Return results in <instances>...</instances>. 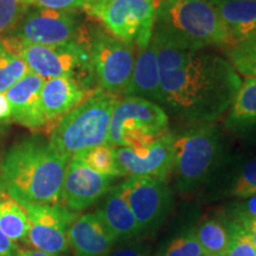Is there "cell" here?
Here are the masks:
<instances>
[{
    "instance_id": "cell-3",
    "label": "cell",
    "mask_w": 256,
    "mask_h": 256,
    "mask_svg": "<svg viewBox=\"0 0 256 256\" xmlns=\"http://www.w3.org/2000/svg\"><path fill=\"white\" fill-rule=\"evenodd\" d=\"M153 31L194 50L229 49L235 44L209 0H156Z\"/></svg>"
},
{
    "instance_id": "cell-1",
    "label": "cell",
    "mask_w": 256,
    "mask_h": 256,
    "mask_svg": "<svg viewBox=\"0 0 256 256\" xmlns=\"http://www.w3.org/2000/svg\"><path fill=\"white\" fill-rule=\"evenodd\" d=\"M242 84L229 60L200 50L183 68L162 75V104L186 122L215 124L228 113Z\"/></svg>"
},
{
    "instance_id": "cell-2",
    "label": "cell",
    "mask_w": 256,
    "mask_h": 256,
    "mask_svg": "<svg viewBox=\"0 0 256 256\" xmlns=\"http://www.w3.org/2000/svg\"><path fill=\"white\" fill-rule=\"evenodd\" d=\"M69 160L43 138L20 140L0 162L5 191L19 204H60Z\"/></svg>"
},
{
    "instance_id": "cell-32",
    "label": "cell",
    "mask_w": 256,
    "mask_h": 256,
    "mask_svg": "<svg viewBox=\"0 0 256 256\" xmlns=\"http://www.w3.org/2000/svg\"><path fill=\"white\" fill-rule=\"evenodd\" d=\"M28 8L57 10V11H78L86 8V0H23Z\"/></svg>"
},
{
    "instance_id": "cell-26",
    "label": "cell",
    "mask_w": 256,
    "mask_h": 256,
    "mask_svg": "<svg viewBox=\"0 0 256 256\" xmlns=\"http://www.w3.org/2000/svg\"><path fill=\"white\" fill-rule=\"evenodd\" d=\"M226 58L243 78H256V32L226 50Z\"/></svg>"
},
{
    "instance_id": "cell-28",
    "label": "cell",
    "mask_w": 256,
    "mask_h": 256,
    "mask_svg": "<svg viewBox=\"0 0 256 256\" xmlns=\"http://www.w3.org/2000/svg\"><path fill=\"white\" fill-rule=\"evenodd\" d=\"M232 197L244 200L256 194V158L244 162L232 176L228 188Z\"/></svg>"
},
{
    "instance_id": "cell-10",
    "label": "cell",
    "mask_w": 256,
    "mask_h": 256,
    "mask_svg": "<svg viewBox=\"0 0 256 256\" xmlns=\"http://www.w3.org/2000/svg\"><path fill=\"white\" fill-rule=\"evenodd\" d=\"M89 52L98 89L124 94L136 62V46L100 28H90Z\"/></svg>"
},
{
    "instance_id": "cell-27",
    "label": "cell",
    "mask_w": 256,
    "mask_h": 256,
    "mask_svg": "<svg viewBox=\"0 0 256 256\" xmlns=\"http://www.w3.org/2000/svg\"><path fill=\"white\" fill-rule=\"evenodd\" d=\"M30 72L20 56L0 48V92L5 94L12 86Z\"/></svg>"
},
{
    "instance_id": "cell-18",
    "label": "cell",
    "mask_w": 256,
    "mask_h": 256,
    "mask_svg": "<svg viewBox=\"0 0 256 256\" xmlns=\"http://www.w3.org/2000/svg\"><path fill=\"white\" fill-rule=\"evenodd\" d=\"M124 95L142 98L162 104V72L152 42L138 50L132 76Z\"/></svg>"
},
{
    "instance_id": "cell-16",
    "label": "cell",
    "mask_w": 256,
    "mask_h": 256,
    "mask_svg": "<svg viewBox=\"0 0 256 256\" xmlns=\"http://www.w3.org/2000/svg\"><path fill=\"white\" fill-rule=\"evenodd\" d=\"M92 92L90 88L72 78H58L44 81L40 102L49 130L64 115L75 110Z\"/></svg>"
},
{
    "instance_id": "cell-20",
    "label": "cell",
    "mask_w": 256,
    "mask_h": 256,
    "mask_svg": "<svg viewBox=\"0 0 256 256\" xmlns=\"http://www.w3.org/2000/svg\"><path fill=\"white\" fill-rule=\"evenodd\" d=\"M235 43L256 32V0H209Z\"/></svg>"
},
{
    "instance_id": "cell-13",
    "label": "cell",
    "mask_w": 256,
    "mask_h": 256,
    "mask_svg": "<svg viewBox=\"0 0 256 256\" xmlns=\"http://www.w3.org/2000/svg\"><path fill=\"white\" fill-rule=\"evenodd\" d=\"M174 133L168 132L145 146L115 147L122 177H152L165 180L174 165Z\"/></svg>"
},
{
    "instance_id": "cell-36",
    "label": "cell",
    "mask_w": 256,
    "mask_h": 256,
    "mask_svg": "<svg viewBox=\"0 0 256 256\" xmlns=\"http://www.w3.org/2000/svg\"><path fill=\"white\" fill-rule=\"evenodd\" d=\"M19 249L14 241L6 238L0 230V256H17Z\"/></svg>"
},
{
    "instance_id": "cell-37",
    "label": "cell",
    "mask_w": 256,
    "mask_h": 256,
    "mask_svg": "<svg viewBox=\"0 0 256 256\" xmlns=\"http://www.w3.org/2000/svg\"><path fill=\"white\" fill-rule=\"evenodd\" d=\"M110 256H147L145 252L138 248H121L114 252Z\"/></svg>"
},
{
    "instance_id": "cell-34",
    "label": "cell",
    "mask_w": 256,
    "mask_h": 256,
    "mask_svg": "<svg viewBox=\"0 0 256 256\" xmlns=\"http://www.w3.org/2000/svg\"><path fill=\"white\" fill-rule=\"evenodd\" d=\"M12 122L11 116V108L6 96L2 92H0V134H2L6 130V128Z\"/></svg>"
},
{
    "instance_id": "cell-4",
    "label": "cell",
    "mask_w": 256,
    "mask_h": 256,
    "mask_svg": "<svg viewBox=\"0 0 256 256\" xmlns=\"http://www.w3.org/2000/svg\"><path fill=\"white\" fill-rule=\"evenodd\" d=\"M118 95L96 90L64 115L49 132V142L70 159L76 153L108 144L112 113Z\"/></svg>"
},
{
    "instance_id": "cell-24",
    "label": "cell",
    "mask_w": 256,
    "mask_h": 256,
    "mask_svg": "<svg viewBox=\"0 0 256 256\" xmlns=\"http://www.w3.org/2000/svg\"><path fill=\"white\" fill-rule=\"evenodd\" d=\"M0 230L16 242H26L28 220L24 208L6 192L0 197Z\"/></svg>"
},
{
    "instance_id": "cell-35",
    "label": "cell",
    "mask_w": 256,
    "mask_h": 256,
    "mask_svg": "<svg viewBox=\"0 0 256 256\" xmlns=\"http://www.w3.org/2000/svg\"><path fill=\"white\" fill-rule=\"evenodd\" d=\"M232 220L238 222L241 226L247 230V232L250 236L252 243H254V247L256 250V218H252V217H246V216H238V215H232Z\"/></svg>"
},
{
    "instance_id": "cell-21",
    "label": "cell",
    "mask_w": 256,
    "mask_h": 256,
    "mask_svg": "<svg viewBox=\"0 0 256 256\" xmlns=\"http://www.w3.org/2000/svg\"><path fill=\"white\" fill-rule=\"evenodd\" d=\"M224 126L232 132L256 127V78H244L226 114Z\"/></svg>"
},
{
    "instance_id": "cell-9",
    "label": "cell",
    "mask_w": 256,
    "mask_h": 256,
    "mask_svg": "<svg viewBox=\"0 0 256 256\" xmlns=\"http://www.w3.org/2000/svg\"><path fill=\"white\" fill-rule=\"evenodd\" d=\"M76 12L30 8L6 36L14 37L24 43L46 46L89 44L90 28Z\"/></svg>"
},
{
    "instance_id": "cell-19",
    "label": "cell",
    "mask_w": 256,
    "mask_h": 256,
    "mask_svg": "<svg viewBox=\"0 0 256 256\" xmlns=\"http://www.w3.org/2000/svg\"><path fill=\"white\" fill-rule=\"evenodd\" d=\"M96 212L115 241H124L142 232L136 217L124 200L120 184L106 194L102 206Z\"/></svg>"
},
{
    "instance_id": "cell-30",
    "label": "cell",
    "mask_w": 256,
    "mask_h": 256,
    "mask_svg": "<svg viewBox=\"0 0 256 256\" xmlns=\"http://www.w3.org/2000/svg\"><path fill=\"white\" fill-rule=\"evenodd\" d=\"M28 8L23 0H0V37L14 30Z\"/></svg>"
},
{
    "instance_id": "cell-17",
    "label": "cell",
    "mask_w": 256,
    "mask_h": 256,
    "mask_svg": "<svg viewBox=\"0 0 256 256\" xmlns=\"http://www.w3.org/2000/svg\"><path fill=\"white\" fill-rule=\"evenodd\" d=\"M68 241L75 256H108L116 242L98 212L76 217L69 228Z\"/></svg>"
},
{
    "instance_id": "cell-5",
    "label": "cell",
    "mask_w": 256,
    "mask_h": 256,
    "mask_svg": "<svg viewBox=\"0 0 256 256\" xmlns=\"http://www.w3.org/2000/svg\"><path fill=\"white\" fill-rule=\"evenodd\" d=\"M2 42L6 50L20 56L28 70L44 81L72 78L90 88L95 80L89 44L46 46L24 43L11 36L2 37Z\"/></svg>"
},
{
    "instance_id": "cell-12",
    "label": "cell",
    "mask_w": 256,
    "mask_h": 256,
    "mask_svg": "<svg viewBox=\"0 0 256 256\" xmlns=\"http://www.w3.org/2000/svg\"><path fill=\"white\" fill-rule=\"evenodd\" d=\"M120 188L142 232L154 226L168 212L171 190L165 180L152 177H128Z\"/></svg>"
},
{
    "instance_id": "cell-7",
    "label": "cell",
    "mask_w": 256,
    "mask_h": 256,
    "mask_svg": "<svg viewBox=\"0 0 256 256\" xmlns=\"http://www.w3.org/2000/svg\"><path fill=\"white\" fill-rule=\"evenodd\" d=\"M174 172L179 188L191 190L206 179L218 159L220 130L216 124H198L174 133Z\"/></svg>"
},
{
    "instance_id": "cell-14",
    "label": "cell",
    "mask_w": 256,
    "mask_h": 256,
    "mask_svg": "<svg viewBox=\"0 0 256 256\" xmlns=\"http://www.w3.org/2000/svg\"><path fill=\"white\" fill-rule=\"evenodd\" d=\"M114 179L98 174L76 159L70 158L63 182L60 204L72 212H81L106 196L113 188Z\"/></svg>"
},
{
    "instance_id": "cell-11",
    "label": "cell",
    "mask_w": 256,
    "mask_h": 256,
    "mask_svg": "<svg viewBox=\"0 0 256 256\" xmlns=\"http://www.w3.org/2000/svg\"><path fill=\"white\" fill-rule=\"evenodd\" d=\"M28 220L26 242L36 250L60 255L69 249L68 232L75 220L72 212L62 204H20Z\"/></svg>"
},
{
    "instance_id": "cell-38",
    "label": "cell",
    "mask_w": 256,
    "mask_h": 256,
    "mask_svg": "<svg viewBox=\"0 0 256 256\" xmlns=\"http://www.w3.org/2000/svg\"><path fill=\"white\" fill-rule=\"evenodd\" d=\"M17 256H60V255L48 254V252L36 250V249H28V250H19Z\"/></svg>"
},
{
    "instance_id": "cell-6",
    "label": "cell",
    "mask_w": 256,
    "mask_h": 256,
    "mask_svg": "<svg viewBox=\"0 0 256 256\" xmlns=\"http://www.w3.org/2000/svg\"><path fill=\"white\" fill-rule=\"evenodd\" d=\"M168 115L156 102L134 96L119 98L112 113L108 145L145 146L168 132Z\"/></svg>"
},
{
    "instance_id": "cell-22",
    "label": "cell",
    "mask_w": 256,
    "mask_h": 256,
    "mask_svg": "<svg viewBox=\"0 0 256 256\" xmlns=\"http://www.w3.org/2000/svg\"><path fill=\"white\" fill-rule=\"evenodd\" d=\"M151 42L154 46L162 75L183 68L198 51L156 31H153Z\"/></svg>"
},
{
    "instance_id": "cell-40",
    "label": "cell",
    "mask_w": 256,
    "mask_h": 256,
    "mask_svg": "<svg viewBox=\"0 0 256 256\" xmlns=\"http://www.w3.org/2000/svg\"><path fill=\"white\" fill-rule=\"evenodd\" d=\"M95 2H98V0H86V8H87V6H89V5L94 4Z\"/></svg>"
},
{
    "instance_id": "cell-41",
    "label": "cell",
    "mask_w": 256,
    "mask_h": 256,
    "mask_svg": "<svg viewBox=\"0 0 256 256\" xmlns=\"http://www.w3.org/2000/svg\"><path fill=\"white\" fill-rule=\"evenodd\" d=\"M2 46V37H0V48Z\"/></svg>"
},
{
    "instance_id": "cell-15",
    "label": "cell",
    "mask_w": 256,
    "mask_h": 256,
    "mask_svg": "<svg viewBox=\"0 0 256 256\" xmlns=\"http://www.w3.org/2000/svg\"><path fill=\"white\" fill-rule=\"evenodd\" d=\"M43 84L44 80L30 72L5 92L14 122L31 130L48 127L40 102Z\"/></svg>"
},
{
    "instance_id": "cell-25",
    "label": "cell",
    "mask_w": 256,
    "mask_h": 256,
    "mask_svg": "<svg viewBox=\"0 0 256 256\" xmlns=\"http://www.w3.org/2000/svg\"><path fill=\"white\" fill-rule=\"evenodd\" d=\"M72 158L76 159L100 174L113 178L122 177L119 165H118L115 147L108 145V144L84 150V151L76 153Z\"/></svg>"
},
{
    "instance_id": "cell-39",
    "label": "cell",
    "mask_w": 256,
    "mask_h": 256,
    "mask_svg": "<svg viewBox=\"0 0 256 256\" xmlns=\"http://www.w3.org/2000/svg\"><path fill=\"white\" fill-rule=\"evenodd\" d=\"M6 191H5V188H4V184H2V174H0V197L2 196V194H5Z\"/></svg>"
},
{
    "instance_id": "cell-29",
    "label": "cell",
    "mask_w": 256,
    "mask_h": 256,
    "mask_svg": "<svg viewBox=\"0 0 256 256\" xmlns=\"http://www.w3.org/2000/svg\"><path fill=\"white\" fill-rule=\"evenodd\" d=\"M230 243L226 256H256V250L250 236L236 220L229 218Z\"/></svg>"
},
{
    "instance_id": "cell-33",
    "label": "cell",
    "mask_w": 256,
    "mask_h": 256,
    "mask_svg": "<svg viewBox=\"0 0 256 256\" xmlns=\"http://www.w3.org/2000/svg\"><path fill=\"white\" fill-rule=\"evenodd\" d=\"M232 215L246 216L256 218V194L236 202L232 206Z\"/></svg>"
},
{
    "instance_id": "cell-23",
    "label": "cell",
    "mask_w": 256,
    "mask_h": 256,
    "mask_svg": "<svg viewBox=\"0 0 256 256\" xmlns=\"http://www.w3.org/2000/svg\"><path fill=\"white\" fill-rule=\"evenodd\" d=\"M194 235L204 256H226L230 243L229 218H209L200 224Z\"/></svg>"
},
{
    "instance_id": "cell-8",
    "label": "cell",
    "mask_w": 256,
    "mask_h": 256,
    "mask_svg": "<svg viewBox=\"0 0 256 256\" xmlns=\"http://www.w3.org/2000/svg\"><path fill=\"white\" fill-rule=\"evenodd\" d=\"M156 6V0H98L84 11L110 34L139 50L151 42Z\"/></svg>"
},
{
    "instance_id": "cell-31",
    "label": "cell",
    "mask_w": 256,
    "mask_h": 256,
    "mask_svg": "<svg viewBox=\"0 0 256 256\" xmlns=\"http://www.w3.org/2000/svg\"><path fill=\"white\" fill-rule=\"evenodd\" d=\"M160 256H204V252L197 241L194 230H190L174 238Z\"/></svg>"
}]
</instances>
